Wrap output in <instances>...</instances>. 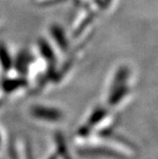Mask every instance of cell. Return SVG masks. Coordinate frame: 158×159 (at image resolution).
Masks as SVG:
<instances>
[{
	"mask_svg": "<svg viewBox=\"0 0 158 159\" xmlns=\"http://www.w3.org/2000/svg\"><path fill=\"white\" fill-rule=\"evenodd\" d=\"M0 59H1V63L3 64V66H7L9 64V56L5 49L0 50Z\"/></svg>",
	"mask_w": 158,
	"mask_h": 159,
	"instance_id": "cell-4",
	"label": "cell"
},
{
	"mask_svg": "<svg viewBox=\"0 0 158 159\" xmlns=\"http://www.w3.org/2000/svg\"><path fill=\"white\" fill-rule=\"evenodd\" d=\"M128 93H129V87L127 84L111 88L110 95H109V104H111V105L118 104L120 101L128 94Z\"/></svg>",
	"mask_w": 158,
	"mask_h": 159,
	"instance_id": "cell-1",
	"label": "cell"
},
{
	"mask_svg": "<svg viewBox=\"0 0 158 159\" xmlns=\"http://www.w3.org/2000/svg\"><path fill=\"white\" fill-rule=\"evenodd\" d=\"M34 114L36 117L46 120H58L61 117V113L54 109H47L45 107H36L34 109Z\"/></svg>",
	"mask_w": 158,
	"mask_h": 159,
	"instance_id": "cell-2",
	"label": "cell"
},
{
	"mask_svg": "<svg viewBox=\"0 0 158 159\" xmlns=\"http://www.w3.org/2000/svg\"><path fill=\"white\" fill-rule=\"evenodd\" d=\"M106 113H107V111L103 108H99V109L95 110L93 111V113L92 114L91 123L92 124H97L100 120H102L105 117Z\"/></svg>",
	"mask_w": 158,
	"mask_h": 159,
	"instance_id": "cell-3",
	"label": "cell"
},
{
	"mask_svg": "<svg viewBox=\"0 0 158 159\" xmlns=\"http://www.w3.org/2000/svg\"><path fill=\"white\" fill-rule=\"evenodd\" d=\"M52 33H53V35H54V37H55L56 39H57V38H60L61 35L63 34H62V31H60L58 28H55ZM58 42H59V44L62 46V48H64V39H58Z\"/></svg>",
	"mask_w": 158,
	"mask_h": 159,
	"instance_id": "cell-5",
	"label": "cell"
}]
</instances>
